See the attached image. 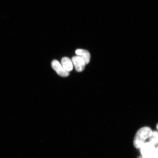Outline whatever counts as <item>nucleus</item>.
<instances>
[{"instance_id": "nucleus-4", "label": "nucleus", "mask_w": 158, "mask_h": 158, "mask_svg": "<svg viewBox=\"0 0 158 158\" xmlns=\"http://www.w3.org/2000/svg\"><path fill=\"white\" fill-rule=\"evenodd\" d=\"M72 60L77 72H80L84 70L86 64L83 59L77 55L73 57Z\"/></svg>"}, {"instance_id": "nucleus-5", "label": "nucleus", "mask_w": 158, "mask_h": 158, "mask_svg": "<svg viewBox=\"0 0 158 158\" xmlns=\"http://www.w3.org/2000/svg\"><path fill=\"white\" fill-rule=\"evenodd\" d=\"M76 54L83 59L86 64H88L89 62L90 55L88 51L83 49H77L76 51Z\"/></svg>"}, {"instance_id": "nucleus-2", "label": "nucleus", "mask_w": 158, "mask_h": 158, "mask_svg": "<svg viewBox=\"0 0 158 158\" xmlns=\"http://www.w3.org/2000/svg\"><path fill=\"white\" fill-rule=\"evenodd\" d=\"M140 149L143 158H156L155 145L149 142L144 143Z\"/></svg>"}, {"instance_id": "nucleus-8", "label": "nucleus", "mask_w": 158, "mask_h": 158, "mask_svg": "<svg viewBox=\"0 0 158 158\" xmlns=\"http://www.w3.org/2000/svg\"><path fill=\"white\" fill-rule=\"evenodd\" d=\"M156 158H158V147L156 148Z\"/></svg>"}, {"instance_id": "nucleus-9", "label": "nucleus", "mask_w": 158, "mask_h": 158, "mask_svg": "<svg viewBox=\"0 0 158 158\" xmlns=\"http://www.w3.org/2000/svg\"><path fill=\"white\" fill-rule=\"evenodd\" d=\"M157 130L158 131V124H157Z\"/></svg>"}, {"instance_id": "nucleus-1", "label": "nucleus", "mask_w": 158, "mask_h": 158, "mask_svg": "<svg viewBox=\"0 0 158 158\" xmlns=\"http://www.w3.org/2000/svg\"><path fill=\"white\" fill-rule=\"evenodd\" d=\"M152 131L148 127H144L140 128L136 133L134 140V147L137 149L141 148L145 141L151 136Z\"/></svg>"}, {"instance_id": "nucleus-3", "label": "nucleus", "mask_w": 158, "mask_h": 158, "mask_svg": "<svg viewBox=\"0 0 158 158\" xmlns=\"http://www.w3.org/2000/svg\"><path fill=\"white\" fill-rule=\"evenodd\" d=\"M51 65L52 68L59 76L62 77H66L69 75V72L65 70L58 61L56 60H53Z\"/></svg>"}, {"instance_id": "nucleus-6", "label": "nucleus", "mask_w": 158, "mask_h": 158, "mask_svg": "<svg viewBox=\"0 0 158 158\" xmlns=\"http://www.w3.org/2000/svg\"><path fill=\"white\" fill-rule=\"evenodd\" d=\"M62 65L65 70L69 72L73 70V64L72 61L68 57H65L63 58L61 60Z\"/></svg>"}, {"instance_id": "nucleus-10", "label": "nucleus", "mask_w": 158, "mask_h": 158, "mask_svg": "<svg viewBox=\"0 0 158 158\" xmlns=\"http://www.w3.org/2000/svg\"><path fill=\"white\" fill-rule=\"evenodd\" d=\"M139 158H143V157H140Z\"/></svg>"}, {"instance_id": "nucleus-7", "label": "nucleus", "mask_w": 158, "mask_h": 158, "mask_svg": "<svg viewBox=\"0 0 158 158\" xmlns=\"http://www.w3.org/2000/svg\"><path fill=\"white\" fill-rule=\"evenodd\" d=\"M149 139V142L153 144L154 145H156L158 144V132L152 131Z\"/></svg>"}]
</instances>
